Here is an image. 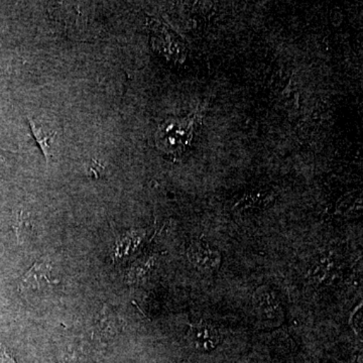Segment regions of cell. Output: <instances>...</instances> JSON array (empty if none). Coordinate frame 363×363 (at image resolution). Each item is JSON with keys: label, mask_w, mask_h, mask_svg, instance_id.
<instances>
[{"label": "cell", "mask_w": 363, "mask_h": 363, "mask_svg": "<svg viewBox=\"0 0 363 363\" xmlns=\"http://www.w3.org/2000/svg\"><path fill=\"white\" fill-rule=\"evenodd\" d=\"M192 136V121H171L162 124L157 133V145L169 155L181 154Z\"/></svg>", "instance_id": "cell-1"}, {"label": "cell", "mask_w": 363, "mask_h": 363, "mask_svg": "<svg viewBox=\"0 0 363 363\" xmlns=\"http://www.w3.org/2000/svg\"><path fill=\"white\" fill-rule=\"evenodd\" d=\"M58 283L57 279L52 278L51 264L47 262H39L21 277L18 291L21 293L35 292Z\"/></svg>", "instance_id": "cell-2"}, {"label": "cell", "mask_w": 363, "mask_h": 363, "mask_svg": "<svg viewBox=\"0 0 363 363\" xmlns=\"http://www.w3.org/2000/svg\"><path fill=\"white\" fill-rule=\"evenodd\" d=\"M189 338L196 350L203 352L214 350L219 343L218 331L204 322L191 325Z\"/></svg>", "instance_id": "cell-3"}, {"label": "cell", "mask_w": 363, "mask_h": 363, "mask_svg": "<svg viewBox=\"0 0 363 363\" xmlns=\"http://www.w3.org/2000/svg\"><path fill=\"white\" fill-rule=\"evenodd\" d=\"M189 259L196 266L204 269H214L220 262L218 253L204 243L198 242L189 250Z\"/></svg>", "instance_id": "cell-4"}, {"label": "cell", "mask_w": 363, "mask_h": 363, "mask_svg": "<svg viewBox=\"0 0 363 363\" xmlns=\"http://www.w3.org/2000/svg\"><path fill=\"white\" fill-rule=\"evenodd\" d=\"M255 306L257 311L264 317L269 319L278 318L279 313V303L276 295L267 289H259L255 295Z\"/></svg>", "instance_id": "cell-5"}, {"label": "cell", "mask_w": 363, "mask_h": 363, "mask_svg": "<svg viewBox=\"0 0 363 363\" xmlns=\"http://www.w3.org/2000/svg\"><path fill=\"white\" fill-rule=\"evenodd\" d=\"M30 128H32L35 140L39 143L43 152H44L45 159H49L50 156H52V143L55 133L51 130H45L43 126L38 125L33 121H30Z\"/></svg>", "instance_id": "cell-6"}, {"label": "cell", "mask_w": 363, "mask_h": 363, "mask_svg": "<svg viewBox=\"0 0 363 363\" xmlns=\"http://www.w3.org/2000/svg\"><path fill=\"white\" fill-rule=\"evenodd\" d=\"M0 363H16V360L13 359V357L11 355H9L7 353V351L4 350V348H1V351H0Z\"/></svg>", "instance_id": "cell-7"}]
</instances>
